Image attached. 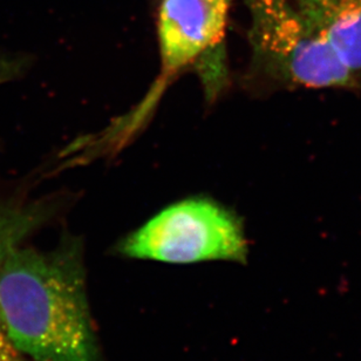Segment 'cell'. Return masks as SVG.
<instances>
[{
    "label": "cell",
    "instance_id": "cell-5",
    "mask_svg": "<svg viewBox=\"0 0 361 361\" xmlns=\"http://www.w3.org/2000/svg\"><path fill=\"white\" fill-rule=\"evenodd\" d=\"M31 178L0 185V265L12 249L24 243L59 212L56 196H33ZM0 320V361H23Z\"/></svg>",
    "mask_w": 361,
    "mask_h": 361
},
{
    "label": "cell",
    "instance_id": "cell-4",
    "mask_svg": "<svg viewBox=\"0 0 361 361\" xmlns=\"http://www.w3.org/2000/svg\"><path fill=\"white\" fill-rule=\"evenodd\" d=\"M229 0H164L159 18L166 72L194 63L215 47L226 30Z\"/></svg>",
    "mask_w": 361,
    "mask_h": 361
},
{
    "label": "cell",
    "instance_id": "cell-2",
    "mask_svg": "<svg viewBox=\"0 0 361 361\" xmlns=\"http://www.w3.org/2000/svg\"><path fill=\"white\" fill-rule=\"evenodd\" d=\"M126 257L169 264L233 261L245 263L243 228L228 210L208 200H185L168 207L121 244Z\"/></svg>",
    "mask_w": 361,
    "mask_h": 361
},
{
    "label": "cell",
    "instance_id": "cell-6",
    "mask_svg": "<svg viewBox=\"0 0 361 361\" xmlns=\"http://www.w3.org/2000/svg\"><path fill=\"white\" fill-rule=\"evenodd\" d=\"M338 60L361 78V0H292Z\"/></svg>",
    "mask_w": 361,
    "mask_h": 361
},
{
    "label": "cell",
    "instance_id": "cell-1",
    "mask_svg": "<svg viewBox=\"0 0 361 361\" xmlns=\"http://www.w3.org/2000/svg\"><path fill=\"white\" fill-rule=\"evenodd\" d=\"M0 320L11 344L35 361H97L81 245L14 247L0 265Z\"/></svg>",
    "mask_w": 361,
    "mask_h": 361
},
{
    "label": "cell",
    "instance_id": "cell-3",
    "mask_svg": "<svg viewBox=\"0 0 361 361\" xmlns=\"http://www.w3.org/2000/svg\"><path fill=\"white\" fill-rule=\"evenodd\" d=\"M252 11L256 53L278 80L319 90H351L360 85L361 78L338 60L292 0H254Z\"/></svg>",
    "mask_w": 361,
    "mask_h": 361
}]
</instances>
